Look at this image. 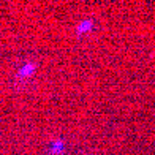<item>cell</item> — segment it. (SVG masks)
<instances>
[{"mask_svg": "<svg viewBox=\"0 0 155 155\" xmlns=\"http://www.w3.org/2000/svg\"><path fill=\"white\" fill-rule=\"evenodd\" d=\"M90 24H92V22H84V24H81L79 29H81V30H86L87 27H90Z\"/></svg>", "mask_w": 155, "mask_h": 155, "instance_id": "obj_1", "label": "cell"}]
</instances>
